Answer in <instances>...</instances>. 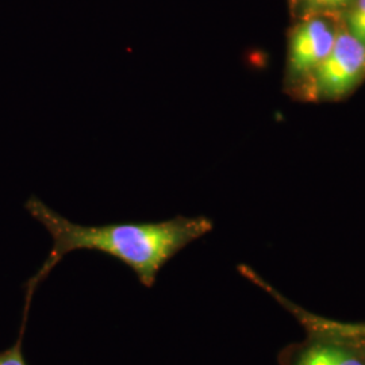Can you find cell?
<instances>
[{"label": "cell", "instance_id": "6da1fadb", "mask_svg": "<svg viewBox=\"0 0 365 365\" xmlns=\"http://www.w3.org/2000/svg\"><path fill=\"white\" fill-rule=\"evenodd\" d=\"M29 214L52 235L53 248L38 272L26 284L27 294L36 289L56 265L75 250H96L120 261L146 288L153 287L163 267L180 250L212 230L206 217H175L161 222H123L86 226L66 220L38 197L26 202Z\"/></svg>", "mask_w": 365, "mask_h": 365}, {"label": "cell", "instance_id": "7a4b0ae2", "mask_svg": "<svg viewBox=\"0 0 365 365\" xmlns=\"http://www.w3.org/2000/svg\"><path fill=\"white\" fill-rule=\"evenodd\" d=\"M365 78V45L339 26L331 52L312 76L313 92L318 98L341 99L352 92Z\"/></svg>", "mask_w": 365, "mask_h": 365}, {"label": "cell", "instance_id": "3957f363", "mask_svg": "<svg viewBox=\"0 0 365 365\" xmlns=\"http://www.w3.org/2000/svg\"><path fill=\"white\" fill-rule=\"evenodd\" d=\"M339 26L325 15H309L291 31L288 71L294 78H310L331 52Z\"/></svg>", "mask_w": 365, "mask_h": 365}, {"label": "cell", "instance_id": "277c9868", "mask_svg": "<svg viewBox=\"0 0 365 365\" xmlns=\"http://www.w3.org/2000/svg\"><path fill=\"white\" fill-rule=\"evenodd\" d=\"M283 365H365V352L341 336L307 331V339L288 348L282 356Z\"/></svg>", "mask_w": 365, "mask_h": 365}, {"label": "cell", "instance_id": "5b68a950", "mask_svg": "<svg viewBox=\"0 0 365 365\" xmlns=\"http://www.w3.org/2000/svg\"><path fill=\"white\" fill-rule=\"evenodd\" d=\"M240 271L256 286L265 289L274 299H276L277 303H280L287 310L288 313L292 314L299 321L300 325L304 327L307 331H324V333L341 336L344 339L352 341L356 345H359L365 352V324L341 322V321L329 319L325 317L310 313V312L299 307L298 304H295L294 302L287 299L286 297H283L280 292H277L274 287H271L268 283H265L259 274L253 272L248 267H241Z\"/></svg>", "mask_w": 365, "mask_h": 365}, {"label": "cell", "instance_id": "8992f818", "mask_svg": "<svg viewBox=\"0 0 365 365\" xmlns=\"http://www.w3.org/2000/svg\"><path fill=\"white\" fill-rule=\"evenodd\" d=\"M344 26L365 45V0H354L345 11Z\"/></svg>", "mask_w": 365, "mask_h": 365}, {"label": "cell", "instance_id": "52a82bcc", "mask_svg": "<svg viewBox=\"0 0 365 365\" xmlns=\"http://www.w3.org/2000/svg\"><path fill=\"white\" fill-rule=\"evenodd\" d=\"M354 0H300L302 10L309 15H330L346 11Z\"/></svg>", "mask_w": 365, "mask_h": 365}, {"label": "cell", "instance_id": "ba28073f", "mask_svg": "<svg viewBox=\"0 0 365 365\" xmlns=\"http://www.w3.org/2000/svg\"><path fill=\"white\" fill-rule=\"evenodd\" d=\"M29 312H24V318H22V324L19 329V336L16 341L14 342L13 346H10L9 349L0 352V365H27L24 351H22V344H24V336H25V330L27 325V315Z\"/></svg>", "mask_w": 365, "mask_h": 365}]
</instances>
